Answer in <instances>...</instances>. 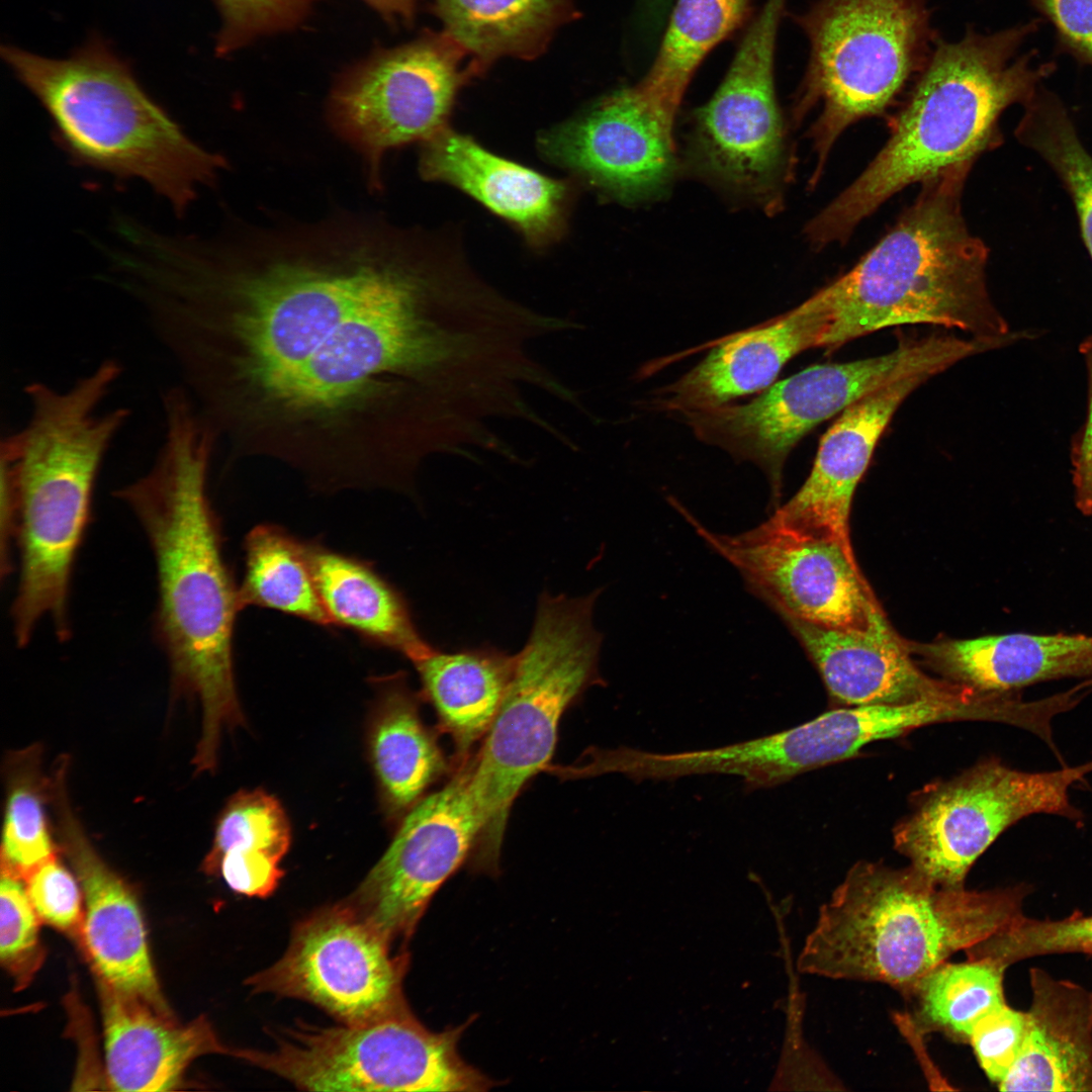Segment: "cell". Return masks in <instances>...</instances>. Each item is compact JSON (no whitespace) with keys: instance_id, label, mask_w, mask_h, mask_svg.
I'll list each match as a JSON object with an SVG mask.
<instances>
[{"instance_id":"1","label":"cell","mask_w":1092,"mask_h":1092,"mask_svg":"<svg viewBox=\"0 0 1092 1092\" xmlns=\"http://www.w3.org/2000/svg\"><path fill=\"white\" fill-rule=\"evenodd\" d=\"M380 214L242 224L184 278L179 373L234 457L314 489L381 488L441 453L481 398L497 323Z\"/></svg>"},{"instance_id":"2","label":"cell","mask_w":1092,"mask_h":1092,"mask_svg":"<svg viewBox=\"0 0 1092 1092\" xmlns=\"http://www.w3.org/2000/svg\"><path fill=\"white\" fill-rule=\"evenodd\" d=\"M164 437L145 474L113 494L131 511L151 546L157 574L156 639L175 695L201 707L194 758L217 762L221 732L244 723L233 640L241 611L207 492L216 436L185 390L161 395Z\"/></svg>"},{"instance_id":"3","label":"cell","mask_w":1092,"mask_h":1092,"mask_svg":"<svg viewBox=\"0 0 1092 1092\" xmlns=\"http://www.w3.org/2000/svg\"><path fill=\"white\" fill-rule=\"evenodd\" d=\"M123 373L103 359L67 388L43 381L23 387L29 405L24 427L2 439L15 479V545L19 578L11 605L16 644L25 647L50 619L60 641L71 638L69 594L104 458L130 411L102 404Z\"/></svg>"},{"instance_id":"4","label":"cell","mask_w":1092,"mask_h":1092,"mask_svg":"<svg viewBox=\"0 0 1092 1092\" xmlns=\"http://www.w3.org/2000/svg\"><path fill=\"white\" fill-rule=\"evenodd\" d=\"M1036 21L983 34L969 28L956 41L939 39L893 121L891 135L866 170L807 224L822 248L848 239L857 224L895 193L946 168L974 160L1001 143L998 120L1026 105L1052 63L1017 56Z\"/></svg>"},{"instance_id":"5","label":"cell","mask_w":1092,"mask_h":1092,"mask_svg":"<svg viewBox=\"0 0 1092 1092\" xmlns=\"http://www.w3.org/2000/svg\"><path fill=\"white\" fill-rule=\"evenodd\" d=\"M972 164L950 166L924 180L891 231L852 269L823 287L831 321L819 347L833 351L888 327L918 324L959 329L976 339H1014L988 292L989 251L963 216Z\"/></svg>"},{"instance_id":"6","label":"cell","mask_w":1092,"mask_h":1092,"mask_svg":"<svg viewBox=\"0 0 1092 1092\" xmlns=\"http://www.w3.org/2000/svg\"><path fill=\"white\" fill-rule=\"evenodd\" d=\"M1026 890L945 888L910 864L858 861L821 907L800 968L834 980L883 983L905 995L951 954L1023 915Z\"/></svg>"},{"instance_id":"7","label":"cell","mask_w":1092,"mask_h":1092,"mask_svg":"<svg viewBox=\"0 0 1092 1092\" xmlns=\"http://www.w3.org/2000/svg\"><path fill=\"white\" fill-rule=\"evenodd\" d=\"M0 53L47 111L57 144L73 163L142 180L178 214L226 168L221 155L185 133L98 35L65 59L11 44Z\"/></svg>"},{"instance_id":"8","label":"cell","mask_w":1092,"mask_h":1092,"mask_svg":"<svg viewBox=\"0 0 1092 1092\" xmlns=\"http://www.w3.org/2000/svg\"><path fill=\"white\" fill-rule=\"evenodd\" d=\"M598 595H541L498 711L476 756L468 758V787L481 826L472 852L478 870L496 871L515 799L548 765L563 713L602 679V637L593 624Z\"/></svg>"},{"instance_id":"9","label":"cell","mask_w":1092,"mask_h":1092,"mask_svg":"<svg viewBox=\"0 0 1092 1092\" xmlns=\"http://www.w3.org/2000/svg\"><path fill=\"white\" fill-rule=\"evenodd\" d=\"M926 0H817L795 15L809 43L794 114L818 107V166L843 130L882 113L923 70L940 39Z\"/></svg>"},{"instance_id":"10","label":"cell","mask_w":1092,"mask_h":1092,"mask_svg":"<svg viewBox=\"0 0 1092 1092\" xmlns=\"http://www.w3.org/2000/svg\"><path fill=\"white\" fill-rule=\"evenodd\" d=\"M462 1029L433 1032L407 1009L358 1025L298 1023L273 1049L233 1057L308 1091H486L494 1082L459 1055Z\"/></svg>"},{"instance_id":"11","label":"cell","mask_w":1092,"mask_h":1092,"mask_svg":"<svg viewBox=\"0 0 1092 1092\" xmlns=\"http://www.w3.org/2000/svg\"><path fill=\"white\" fill-rule=\"evenodd\" d=\"M1090 772L1092 761L1030 772L986 758L919 793L893 830L894 846L935 884L965 887L975 861L1019 820L1044 813L1082 821L1069 791Z\"/></svg>"},{"instance_id":"12","label":"cell","mask_w":1092,"mask_h":1092,"mask_svg":"<svg viewBox=\"0 0 1092 1092\" xmlns=\"http://www.w3.org/2000/svg\"><path fill=\"white\" fill-rule=\"evenodd\" d=\"M445 32L380 50L347 70L329 98L335 131L360 154L368 185L380 190L387 151L446 128L457 92L476 74Z\"/></svg>"},{"instance_id":"13","label":"cell","mask_w":1092,"mask_h":1092,"mask_svg":"<svg viewBox=\"0 0 1092 1092\" xmlns=\"http://www.w3.org/2000/svg\"><path fill=\"white\" fill-rule=\"evenodd\" d=\"M344 900L295 924L283 956L247 980L253 993L300 999L342 1024L379 1020L408 1008L407 953Z\"/></svg>"},{"instance_id":"14","label":"cell","mask_w":1092,"mask_h":1092,"mask_svg":"<svg viewBox=\"0 0 1092 1092\" xmlns=\"http://www.w3.org/2000/svg\"><path fill=\"white\" fill-rule=\"evenodd\" d=\"M787 0H765L748 26L693 135L697 169L766 208L778 203L785 131L775 88L778 31Z\"/></svg>"},{"instance_id":"15","label":"cell","mask_w":1092,"mask_h":1092,"mask_svg":"<svg viewBox=\"0 0 1092 1092\" xmlns=\"http://www.w3.org/2000/svg\"><path fill=\"white\" fill-rule=\"evenodd\" d=\"M676 509L739 571L750 590L785 620L862 630L882 612L853 552L835 539L789 524L776 514L745 533L717 534L679 504Z\"/></svg>"},{"instance_id":"16","label":"cell","mask_w":1092,"mask_h":1092,"mask_svg":"<svg viewBox=\"0 0 1092 1092\" xmlns=\"http://www.w3.org/2000/svg\"><path fill=\"white\" fill-rule=\"evenodd\" d=\"M480 828L465 758L442 789L405 814L386 851L344 901L392 944L407 940L435 893L472 853Z\"/></svg>"},{"instance_id":"17","label":"cell","mask_w":1092,"mask_h":1092,"mask_svg":"<svg viewBox=\"0 0 1092 1092\" xmlns=\"http://www.w3.org/2000/svg\"><path fill=\"white\" fill-rule=\"evenodd\" d=\"M674 122L634 86L550 130L542 152L624 202L659 193L675 171Z\"/></svg>"},{"instance_id":"18","label":"cell","mask_w":1092,"mask_h":1092,"mask_svg":"<svg viewBox=\"0 0 1092 1092\" xmlns=\"http://www.w3.org/2000/svg\"><path fill=\"white\" fill-rule=\"evenodd\" d=\"M67 764V759L58 761L51 783V801L60 844L84 896L82 944L99 981L171 1013L152 964L136 897L99 855L72 809Z\"/></svg>"},{"instance_id":"19","label":"cell","mask_w":1092,"mask_h":1092,"mask_svg":"<svg viewBox=\"0 0 1092 1092\" xmlns=\"http://www.w3.org/2000/svg\"><path fill=\"white\" fill-rule=\"evenodd\" d=\"M786 621L818 669L834 708L957 700L979 692L924 673L882 612L862 630Z\"/></svg>"},{"instance_id":"20","label":"cell","mask_w":1092,"mask_h":1092,"mask_svg":"<svg viewBox=\"0 0 1092 1092\" xmlns=\"http://www.w3.org/2000/svg\"><path fill=\"white\" fill-rule=\"evenodd\" d=\"M830 321L822 288L784 314L716 341L698 365L662 390L657 405L702 410L763 389L793 357L820 346Z\"/></svg>"},{"instance_id":"21","label":"cell","mask_w":1092,"mask_h":1092,"mask_svg":"<svg viewBox=\"0 0 1092 1092\" xmlns=\"http://www.w3.org/2000/svg\"><path fill=\"white\" fill-rule=\"evenodd\" d=\"M933 375L921 372L903 377L841 412L822 436L808 478L775 514L787 523L827 535L853 552L849 516L856 485L895 412Z\"/></svg>"},{"instance_id":"22","label":"cell","mask_w":1092,"mask_h":1092,"mask_svg":"<svg viewBox=\"0 0 1092 1092\" xmlns=\"http://www.w3.org/2000/svg\"><path fill=\"white\" fill-rule=\"evenodd\" d=\"M420 170L451 184L509 220L535 247L561 235L572 186L483 149L447 127L424 143Z\"/></svg>"},{"instance_id":"23","label":"cell","mask_w":1092,"mask_h":1092,"mask_svg":"<svg viewBox=\"0 0 1092 1092\" xmlns=\"http://www.w3.org/2000/svg\"><path fill=\"white\" fill-rule=\"evenodd\" d=\"M98 989L106 1075L114 1090L169 1091L198 1057L233 1054L202 1016L183 1025L172 1013L99 980Z\"/></svg>"},{"instance_id":"24","label":"cell","mask_w":1092,"mask_h":1092,"mask_svg":"<svg viewBox=\"0 0 1092 1092\" xmlns=\"http://www.w3.org/2000/svg\"><path fill=\"white\" fill-rule=\"evenodd\" d=\"M945 679L985 693L1019 692L1040 681L1092 678V636L989 635L909 644Z\"/></svg>"},{"instance_id":"25","label":"cell","mask_w":1092,"mask_h":1092,"mask_svg":"<svg viewBox=\"0 0 1092 1092\" xmlns=\"http://www.w3.org/2000/svg\"><path fill=\"white\" fill-rule=\"evenodd\" d=\"M1032 1001L1019 1057L1001 1091H1092V994L1030 969Z\"/></svg>"},{"instance_id":"26","label":"cell","mask_w":1092,"mask_h":1092,"mask_svg":"<svg viewBox=\"0 0 1092 1092\" xmlns=\"http://www.w3.org/2000/svg\"><path fill=\"white\" fill-rule=\"evenodd\" d=\"M316 589L332 625L397 651L411 662L433 646L419 633L402 595L370 564L306 542Z\"/></svg>"},{"instance_id":"27","label":"cell","mask_w":1092,"mask_h":1092,"mask_svg":"<svg viewBox=\"0 0 1092 1092\" xmlns=\"http://www.w3.org/2000/svg\"><path fill=\"white\" fill-rule=\"evenodd\" d=\"M368 734L370 760L387 814H406L447 770L402 673L382 678Z\"/></svg>"},{"instance_id":"28","label":"cell","mask_w":1092,"mask_h":1092,"mask_svg":"<svg viewBox=\"0 0 1092 1092\" xmlns=\"http://www.w3.org/2000/svg\"><path fill=\"white\" fill-rule=\"evenodd\" d=\"M442 729L459 759L489 729L511 680L515 655L493 647L442 652L432 648L412 661Z\"/></svg>"},{"instance_id":"29","label":"cell","mask_w":1092,"mask_h":1092,"mask_svg":"<svg viewBox=\"0 0 1092 1092\" xmlns=\"http://www.w3.org/2000/svg\"><path fill=\"white\" fill-rule=\"evenodd\" d=\"M290 842V823L280 802L261 789L243 790L218 816L203 870L219 875L240 895L267 898L284 876L280 862Z\"/></svg>"},{"instance_id":"30","label":"cell","mask_w":1092,"mask_h":1092,"mask_svg":"<svg viewBox=\"0 0 1092 1092\" xmlns=\"http://www.w3.org/2000/svg\"><path fill=\"white\" fill-rule=\"evenodd\" d=\"M444 32L476 73L505 57L530 59L574 16L573 0H433Z\"/></svg>"},{"instance_id":"31","label":"cell","mask_w":1092,"mask_h":1092,"mask_svg":"<svg viewBox=\"0 0 1092 1092\" xmlns=\"http://www.w3.org/2000/svg\"><path fill=\"white\" fill-rule=\"evenodd\" d=\"M751 0H676L660 46L638 91L674 122L706 57L746 20Z\"/></svg>"},{"instance_id":"32","label":"cell","mask_w":1092,"mask_h":1092,"mask_svg":"<svg viewBox=\"0 0 1092 1092\" xmlns=\"http://www.w3.org/2000/svg\"><path fill=\"white\" fill-rule=\"evenodd\" d=\"M244 565L238 585L241 610L260 607L317 626L332 625L316 589L306 542L275 525L256 526L244 541Z\"/></svg>"},{"instance_id":"33","label":"cell","mask_w":1092,"mask_h":1092,"mask_svg":"<svg viewBox=\"0 0 1092 1092\" xmlns=\"http://www.w3.org/2000/svg\"><path fill=\"white\" fill-rule=\"evenodd\" d=\"M1005 970L988 959L941 963L903 995L911 1004L910 1019L915 1029L922 1034L941 1032L968 1043L977 1021L1006 1002Z\"/></svg>"},{"instance_id":"34","label":"cell","mask_w":1092,"mask_h":1092,"mask_svg":"<svg viewBox=\"0 0 1092 1092\" xmlns=\"http://www.w3.org/2000/svg\"><path fill=\"white\" fill-rule=\"evenodd\" d=\"M38 744L8 753L4 762L6 805L1 873L25 881L57 855L46 816L51 780L42 770Z\"/></svg>"},{"instance_id":"35","label":"cell","mask_w":1092,"mask_h":1092,"mask_svg":"<svg viewBox=\"0 0 1092 1092\" xmlns=\"http://www.w3.org/2000/svg\"><path fill=\"white\" fill-rule=\"evenodd\" d=\"M1024 107L1015 136L1057 174L1075 206L1081 235L1092 259V156L1068 111L1053 94L1038 90Z\"/></svg>"},{"instance_id":"36","label":"cell","mask_w":1092,"mask_h":1092,"mask_svg":"<svg viewBox=\"0 0 1092 1092\" xmlns=\"http://www.w3.org/2000/svg\"><path fill=\"white\" fill-rule=\"evenodd\" d=\"M1065 952L1092 954V915L1076 913L1061 920L1021 915L967 951L971 958L989 959L1006 968L1031 957Z\"/></svg>"},{"instance_id":"37","label":"cell","mask_w":1092,"mask_h":1092,"mask_svg":"<svg viewBox=\"0 0 1092 1092\" xmlns=\"http://www.w3.org/2000/svg\"><path fill=\"white\" fill-rule=\"evenodd\" d=\"M22 880L1 873L0 883V961L24 987L39 969L42 949L36 915Z\"/></svg>"},{"instance_id":"38","label":"cell","mask_w":1092,"mask_h":1092,"mask_svg":"<svg viewBox=\"0 0 1092 1092\" xmlns=\"http://www.w3.org/2000/svg\"><path fill=\"white\" fill-rule=\"evenodd\" d=\"M221 18L217 55H228L258 37L300 24L315 0H212Z\"/></svg>"},{"instance_id":"39","label":"cell","mask_w":1092,"mask_h":1092,"mask_svg":"<svg viewBox=\"0 0 1092 1092\" xmlns=\"http://www.w3.org/2000/svg\"><path fill=\"white\" fill-rule=\"evenodd\" d=\"M26 892L39 920L51 926L80 936L84 910V898L77 877L54 856L26 880Z\"/></svg>"},{"instance_id":"40","label":"cell","mask_w":1092,"mask_h":1092,"mask_svg":"<svg viewBox=\"0 0 1092 1092\" xmlns=\"http://www.w3.org/2000/svg\"><path fill=\"white\" fill-rule=\"evenodd\" d=\"M1026 1031V1012L1006 1002L993 1008L974 1025L969 1042L978 1063L997 1086L1015 1065Z\"/></svg>"},{"instance_id":"41","label":"cell","mask_w":1092,"mask_h":1092,"mask_svg":"<svg viewBox=\"0 0 1092 1092\" xmlns=\"http://www.w3.org/2000/svg\"><path fill=\"white\" fill-rule=\"evenodd\" d=\"M1055 24L1062 40L1092 65V0H1032Z\"/></svg>"},{"instance_id":"42","label":"cell","mask_w":1092,"mask_h":1092,"mask_svg":"<svg viewBox=\"0 0 1092 1092\" xmlns=\"http://www.w3.org/2000/svg\"><path fill=\"white\" fill-rule=\"evenodd\" d=\"M1080 351L1087 367L1089 397L1084 426L1072 448V472L1076 506L1092 516V337L1083 341Z\"/></svg>"},{"instance_id":"43","label":"cell","mask_w":1092,"mask_h":1092,"mask_svg":"<svg viewBox=\"0 0 1092 1092\" xmlns=\"http://www.w3.org/2000/svg\"><path fill=\"white\" fill-rule=\"evenodd\" d=\"M386 20L394 23L412 22L418 0H362Z\"/></svg>"},{"instance_id":"44","label":"cell","mask_w":1092,"mask_h":1092,"mask_svg":"<svg viewBox=\"0 0 1092 1092\" xmlns=\"http://www.w3.org/2000/svg\"><path fill=\"white\" fill-rule=\"evenodd\" d=\"M644 2L647 8H649V10L653 11L656 14L660 13L662 9H666L665 7L668 3V0H644Z\"/></svg>"}]
</instances>
